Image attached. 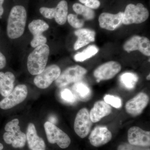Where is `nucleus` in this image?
Listing matches in <instances>:
<instances>
[{
    "label": "nucleus",
    "mask_w": 150,
    "mask_h": 150,
    "mask_svg": "<svg viewBox=\"0 0 150 150\" xmlns=\"http://www.w3.org/2000/svg\"><path fill=\"white\" fill-rule=\"evenodd\" d=\"M27 20V12L22 6H16L11 10L7 26V33L11 39H16L23 34Z\"/></svg>",
    "instance_id": "1"
},
{
    "label": "nucleus",
    "mask_w": 150,
    "mask_h": 150,
    "mask_svg": "<svg viewBox=\"0 0 150 150\" xmlns=\"http://www.w3.org/2000/svg\"><path fill=\"white\" fill-rule=\"evenodd\" d=\"M50 48L48 45L43 44L35 48L30 53L27 59L28 71L33 75L40 74L46 68Z\"/></svg>",
    "instance_id": "2"
},
{
    "label": "nucleus",
    "mask_w": 150,
    "mask_h": 150,
    "mask_svg": "<svg viewBox=\"0 0 150 150\" xmlns=\"http://www.w3.org/2000/svg\"><path fill=\"white\" fill-rule=\"evenodd\" d=\"M149 16V11L143 4H129L123 12L122 23L126 25L139 24L146 21Z\"/></svg>",
    "instance_id": "3"
},
{
    "label": "nucleus",
    "mask_w": 150,
    "mask_h": 150,
    "mask_svg": "<svg viewBox=\"0 0 150 150\" xmlns=\"http://www.w3.org/2000/svg\"><path fill=\"white\" fill-rule=\"evenodd\" d=\"M44 129L48 142L56 144L62 149L68 148L71 143L70 137L66 133L49 121L44 124Z\"/></svg>",
    "instance_id": "4"
},
{
    "label": "nucleus",
    "mask_w": 150,
    "mask_h": 150,
    "mask_svg": "<svg viewBox=\"0 0 150 150\" xmlns=\"http://www.w3.org/2000/svg\"><path fill=\"white\" fill-rule=\"evenodd\" d=\"M87 72L86 69L80 66L69 67L61 73L55 81V83L58 87H64L72 83L81 81Z\"/></svg>",
    "instance_id": "5"
},
{
    "label": "nucleus",
    "mask_w": 150,
    "mask_h": 150,
    "mask_svg": "<svg viewBox=\"0 0 150 150\" xmlns=\"http://www.w3.org/2000/svg\"><path fill=\"white\" fill-rule=\"evenodd\" d=\"M27 86L24 84L17 86L12 91L0 101V108L8 110L24 101L28 95Z\"/></svg>",
    "instance_id": "6"
},
{
    "label": "nucleus",
    "mask_w": 150,
    "mask_h": 150,
    "mask_svg": "<svg viewBox=\"0 0 150 150\" xmlns=\"http://www.w3.org/2000/svg\"><path fill=\"white\" fill-rule=\"evenodd\" d=\"M61 73V69L56 65H51L45 68L40 74L34 78V83L38 88H47L56 81Z\"/></svg>",
    "instance_id": "7"
},
{
    "label": "nucleus",
    "mask_w": 150,
    "mask_h": 150,
    "mask_svg": "<svg viewBox=\"0 0 150 150\" xmlns=\"http://www.w3.org/2000/svg\"><path fill=\"white\" fill-rule=\"evenodd\" d=\"M93 123L88 110L86 108H82L78 112L75 118V132L81 138L83 139L90 132Z\"/></svg>",
    "instance_id": "8"
},
{
    "label": "nucleus",
    "mask_w": 150,
    "mask_h": 150,
    "mask_svg": "<svg viewBox=\"0 0 150 150\" xmlns=\"http://www.w3.org/2000/svg\"><path fill=\"white\" fill-rule=\"evenodd\" d=\"M49 28V25L42 20H34L29 23L28 28L33 36L30 42V45L33 48H35L46 44L47 38L42 33Z\"/></svg>",
    "instance_id": "9"
},
{
    "label": "nucleus",
    "mask_w": 150,
    "mask_h": 150,
    "mask_svg": "<svg viewBox=\"0 0 150 150\" xmlns=\"http://www.w3.org/2000/svg\"><path fill=\"white\" fill-rule=\"evenodd\" d=\"M123 49L128 53L139 51L145 56H150V41L147 38L134 35L127 40L123 45Z\"/></svg>",
    "instance_id": "10"
},
{
    "label": "nucleus",
    "mask_w": 150,
    "mask_h": 150,
    "mask_svg": "<svg viewBox=\"0 0 150 150\" xmlns=\"http://www.w3.org/2000/svg\"><path fill=\"white\" fill-rule=\"evenodd\" d=\"M121 69V66L119 63L110 61L96 68L94 71L93 75L98 82L101 80H107L115 77Z\"/></svg>",
    "instance_id": "11"
},
{
    "label": "nucleus",
    "mask_w": 150,
    "mask_h": 150,
    "mask_svg": "<svg viewBox=\"0 0 150 150\" xmlns=\"http://www.w3.org/2000/svg\"><path fill=\"white\" fill-rule=\"evenodd\" d=\"M149 98L146 94L140 93L127 101L125 105L126 111L133 116L139 115L149 103Z\"/></svg>",
    "instance_id": "12"
},
{
    "label": "nucleus",
    "mask_w": 150,
    "mask_h": 150,
    "mask_svg": "<svg viewBox=\"0 0 150 150\" xmlns=\"http://www.w3.org/2000/svg\"><path fill=\"white\" fill-rule=\"evenodd\" d=\"M128 140L131 144L150 146V132L143 130L137 126H133L128 131Z\"/></svg>",
    "instance_id": "13"
},
{
    "label": "nucleus",
    "mask_w": 150,
    "mask_h": 150,
    "mask_svg": "<svg viewBox=\"0 0 150 150\" xmlns=\"http://www.w3.org/2000/svg\"><path fill=\"white\" fill-rule=\"evenodd\" d=\"M112 138L111 132L105 126H97L91 131L89 137L90 144L96 147L108 143Z\"/></svg>",
    "instance_id": "14"
},
{
    "label": "nucleus",
    "mask_w": 150,
    "mask_h": 150,
    "mask_svg": "<svg viewBox=\"0 0 150 150\" xmlns=\"http://www.w3.org/2000/svg\"><path fill=\"white\" fill-rule=\"evenodd\" d=\"M123 16L122 12L117 14L103 13L98 18L100 26L107 30H115L122 24Z\"/></svg>",
    "instance_id": "15"
},
{
    "label": "nucleus",
    "mask_w": 150,
    "mask_h": 150,
    "mask_svg": "<svg viewBox=\"0 0 150 150\" xmlns=\"http://www.w3.org/2000/svg\"><path fill=\"white\" fill-rule=\"evenodd\" d=\"M18 119L15 118L8 122L5 127V130L6 132H12L14 135L15 139L11 144L14 148L23 147L26 143V135L21 131Z\"/></svg>",
    "instance_id": "16"
},
{
    "label": "nucleus",
    "mask_w": 150,
    "mask_h": 150,
    "mask_svg": "<svg viewBox=\"0 0 150 150\" xmlns=\"http://www.w3.org/2000/svg\"><path fill=\"white\" fill-rule=\"evenodd\" d=\"M26 140L28 147L31 150H46L45 142L37 135L35 125L29 123L26 131Z\"/></svg>",
    "instance_id": "17"
},
{
    "label": "nucleus",
    "mask_w": 150,
    "mask_h": 150,
    "mask_svg": "<svg viewBox=\"0 0 150 150\" xmlns=\"http://www.w3.org/2000/svg\"><path fill=\"white\" fill-rule=\"evenodd\" d=\"M111 112L112 108L109 105L102 100L97 101L90 112L91 119L93 123H96Z\"/></svg>",
    "instance_id": "18"
},
{
    "label": "nucleus",
    "mask_w": 150,
    "mask_h": 150,
    "mask_svg": "<svg viewBox=\"0 0 150 150\" xmlns=\"http://www.w3.org/2000/svg\"><path fill=\"white\" fill-rule=\"evenodd\" d=\"M74 33L78 37L77 40L74 45L75 50H79L95 40L96 33L92 30L82 28L76 30Z\"/></svg>",
    "instance_id": "19"
},
{
    "label": "nucleus",
    "mask_w": 150,
    "mask_h": 150,
    "mask_svg": "<svg viewBox=\"0 0 150 150\" xmlns=\"http://www.w3.org/2000/svg\"><path fill=\"white\" fill-rule=\"evenodd\" d=\"M15 80V77L12 73L0 72V94L3 96H7L13 90Z\"/></svg>",
    "instance_id": "20"
},
{
    "label": "nucleus",
    "mask_w": 150,
    "mask_h": 150,
    "mask_svg": "<svg viewBox=\"0 0 150 150\" xmlns=\"http://www.w3.org/2000/svg\"><path fill=\"white\" fill-rule=\"evenodd\" d=\"M73 90L76 98L83 101H86L90 99L92 92L87 85L83 82H76L73 86Z\"/></svg>",
    "instance_id": "21"
},
{
    "label": "nucleus",
    "mask_w": 150,
    "mask_h": 150,
    "mask_svg": "<svg viewBox=\"0 0 150 150\" xmlns=\"http://www.w3.org/2000/svg\"><path fill=\"white\" fill-rule=\"evenodd\" d=\"M54 18L58 24L63 25L67 20L68 14V3L66 1H61L55 8Z\"/></svg>",
    "instance_id": "22"
},
{
    "label": "nucleus",
    "mask_w": 150,
    "mask_h": 150,
    "mask_svg": "<svg viewBox=\"0 0 150 150\" xmlns=\"http://www.w3.org/2000/svg\"><path fill=\"white\" fill-rule=\"evenodd\" d=\"M138 80V76L133 73H124L120 77V81L121 84L128 90L134 89Z\"/></svg>",
    "instance_id": "23"
},
{
    "label": "nucleus",
    "mask_w": 150,
    "mask_h": 150,
    "mask_svg": "<svg viewBox=\"0 0 150 150\" xmlns=\"http://www.w3.org/2000/svg\"><path fill=\"white\" fill-rule=\"evenodd\" d=\"M99 49L95 45H91L82 52L76 54L74 57L77 62H83L97 54Z\"/></svg>",
    "instance_id": "24"
},
{
    "label": "nucleus",
    "mask_w": 150,
    "mask_h": 150,
    "mask_svg": "<svg viewBox=\"0 0 150 150\" xmlns=\"http://www.w3.org/2000/svg\"><path fill=\"white\" fill-rule=\"evenodd\" d=\"M73 9L75 13L83 16L86 20H92L95 17V13L93 9L80 4L75 3L73 5Z\"/></svg>",
    "instance_id": "25"
},
{
    "label": "nucleus",
    "mask_w": 150,
    "mask_h": 150,
    "mask_svg": "<svg viewBox=\"0 0 150 150\" xmlns=\"http://www.w3.org/2000/svg\"><path fill=\"white\" fill-rule=\"evenodd\" d=\"M60 95L62 99L67 103H74L76 100V98L74 93L68 88L62 90L60 93Z\"/></svg>",
    "instance_id": "26"
},
{
    "label": "nucleus",
    "mask_w": 150,
    "mask_h": 150,
    "mask_svg": "<svg viewBox=\"0 0 150 150\" xmlns=\"http://www.w3.org/2000/svg\"><path fill=\"white\" fill-rule=\"evenodd\" d=\"M104 101L108 105L116 108H120L122 106V102L121 98L117 96L110 95H106L104 97Z\"/></svg>",
    "instance_id": "27"
},
{
    "label": "nucleus",
    "mask_w": 150,
    "mask_h": 150,
    "mask_svg": "<svg viewBox=\"0 0 150 150\" xmlns=\"http://www.w3.org/2000/svg\"><path fill=\"white\" fill-rule=\"evenodd\" d=\"M67 20L71 26L76 28H81L84 24L83 20L78 18L77 16L73 14L68 15Z\"/></svg>",
    "instance_id": "28"
},
{
    "label": "nucleus",
    "mask_w": 150,
    "mask_h": 150,
    "mask_svg": "<svg viewBox=\"0 0 150 150\" xmlns=\"http://www.w3.org/2000/svg\"><path fill=\"white\" fill-rule=\"evenodd\" d=\"M117 150H150V146H136L125 143L119 145Z\"/></svg>",
    "instance_id": "29"
},
{
    "label": "nucleus",
    "mask_w": 150,
    "mask_h": 150,
    "mask_svg": "<svg viewBox=\"0 0 150 150\" xmlns=\"http://www.w3.org/2000/svg\"><path fill=\"white\" fill-rule=\"evenodd\" d=\"M55 11V8H50L42 7L39 9L40 14L44 17L49 19H52L54 18Z\"/></svg>",
    "instance_id": "30"
},
{
    "label": "nucleus",
    "mask_w": 150,
    "mask_h": 150,
    "mask_svg": "<svg viewBox=\"0 0 150 150\" xmlns=\"http://www.w3.org/2000/svg\"><path fill=\"white\" fill-rule=\"evenodd\" d=\"M84 4L92 9H96L99 7L100 3L98 0H88Z\"/></svg>",
    "instance_id": "31"
},
{
    "label": "nucleus",
    "mask_w": 150,
    "mask_h": 150,
    "mask_svg": "<svg viewBox=\"0 0 150 150\" xmlns=\"http://www.w3.org/2000/svg\"><path fill=\"white\" fill-rule=\"evenodd\" d=\"M3 139L7 144H11L15 139V136L11 132H6L4 134Z\"/></svg>",
    "instance_id": "32"
},
{
    "label": "nucleus",
    "mask_w": 150,
    "mask_h": 150,
    "mask_svg": "<svg viewBox=\"0 0 150 150\" xmlns=\"http://www.w3.org/2000/svg\"><path fill=\"white\" fill-rule=\"evenodd\" d=\"M6 64L5 56H4L1 52H0V69H3L5 67Z\"/></svg>",
    "instance_id": "33"
},
{
    "label": "nucleus",
    "mask_w": 150,
    "mask_h": 150,
    "mask_svg": "<svg viewBox=\"0 0 150 150\" xmlns=\"http://www.w3.org/2000/svg\"><path fill=\"white\" fill-rule=\"evenodd\" d=\"M4 1V0H0V18L2 16L4 12V9L3 7Z\"/></svg>",
    "instance_id": "34"
},
{
    "label": "nucleus",
    "mask_w": 150,
    "mask_h": 150,
    "mask_svg": "<svg viewBox=\"0 0 150 150\" xmlns=\"http://www.w3.org/2000/svg\"><path fill=\"white\" fill-rule=\"evenodd\" d=\"M49 120H50L49 122L53 123V124H54V123H56L57 122V119L54 116H51L50 118H49Z\"/></svg>",
    "instance_id": "35"
},
{
    "label": "nucleus",
    "mask_w": 150,
    "mask_h": 150,
    "mask_svg": "<svg viewBox=\"0 0 150 150\" xmlns=\"http://www.w3.org/2000/svg\"><path fill=\"white\" fill-rule=\"evenodd\" d=\"M3 149H4V146L2 144L0 143V150H2Z\"/></svg>",
    "instance_id": "36"
},
{
    "label": "nucleus",
    "mask_w": 150,
    "mask_h": 150,
    "mask_svg": "<svg viewBox=\"0 0 150 150\" xmlns=\"http://www.w3.org/2000/svg\"><path fill=\"white\" fill-rule=\"evenodd\" d=\"M146 79L147 80H150V74H149V75H148L146 77Z\"/></svg>",
    "instance_id": "37"
}]
</instances>
